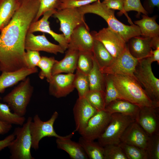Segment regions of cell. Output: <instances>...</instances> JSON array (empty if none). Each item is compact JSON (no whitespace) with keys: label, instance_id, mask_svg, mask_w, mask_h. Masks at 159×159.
I'll return each instance as SVG.
<instances>
[{"label":"cell","instance_id":"obj_22","mask_svg":"<svg viewBox=\"0 0 159 159\" xmlns=\"http://www.w3.org/2000/svg\"><path fill=\"white\" fill-rule=\"evenodd\" d=\"M38 72L37 67L33 69L25 67L12 72H2L0 75V93H4L6 89L14 86L28 76Z\"/></svg>","mask_w":159,"mask_h":159},{"label":"cell","instance_id":"obj_13","mask_svg":"<svg viewBox=\"0 0 159 159\" xmlns=\"http://www.w3.org/2000/svg\"><path fill=\"white\" fill-rule=\"evenodd\" d=\"M89 31L87 24L77 26L70 35L68 48L79 51L92 52L94 39Z\"/></svg>","mask_w":159,"mask_h":159},{"label":"cell","instance_id":"obj_4","mask_svg":"<svg viewBox=\"0 0 159 159\" xmlns=\"http://www.w3.org/2000/svg\"><path fill=\"white\" fill-rule=\"evenodd\" d=\"M34 91V87L31 84L29 77L20 83L2 100L6 103L13 112L21 116L25 115Z\"/></svg>","mask_w":159,"mask_h":159},{"label":"cell","instance_id":"obj_45","mask_svg":"<svg viewBox=\"0 0 159 159\" xmlns=\"http://www.w3.org/2000/svg\"><path fill=\"white\" fill-rule=\"evenodd\" d=\"M15 138V135L13 133L4 139L0 140V152L5 148L8 147Z\"/></svg>","mask_w":159,"mask_h":159},{"label":"cell","instance_id":"obj_19","mask_svg":"<svg viewBox=\"0 0 159 159\" xmlns=\"http://www.w3.org/2000/svg\"><path fill=\"white\" fill-rule=\"evenodd\" d=\"M149 136L135 121L126 129L121 139V142L145 150Z\"/></svg>","mask_w":159,"mask_h":159},{"label":"cell","instance_id":"obj_47","mask_svg":"<svg viewBox=\"0 0 159 159\" xmlns=\"http://www.w3.org/2000/svg\"><path fill=\"white\" fill-rule=\"evenodd\" d=\"M152 62H157L159 64V48L152 50V54L149 57Z\"/></svg>","mask_w":159,"mask_h":159},{"label":"cell","instance_id":"obj_5","mask_svg":"<svg viewBox=\"0 0 159 159\" xmlns=\"http://www.w3.org/2000/svg\"><path fill=\"white\" fill-rule=\"evenodd\" d=\"M152 63L149 57L138 59L134 75L151 100L159 107V79L153 72Z\"/></svg>","mask_w":159,"mask_h":159},{"label":"cell","instance_id":"obj_34","mask_svg":"<svg viewBox=\"0 0 159 159\" xmlns=\"http://www.w3.org/2000/svg\"><path fill=\"white\" fill-rule=\"evenodd\" d=\"M74 85L78 91L79 97H85L90 90L87 75L76 70L74 74Z\"/></svg>","mask_w":159,"mask_h":159},{"label":"cell","instance_id":"obj_18","mask_svg":"<svg viewBox=\"0 0 159 159\" xmlns=\"http://www.w3.org/2000/svg\"><path fill=\"white\" fill-rule=\"evenodd\" d=\"M56 10L53 9L47 11L40 20L32 22L29 27L28 33L40 32L48 33L59 44L65 51L68 48V41L63 34L57 33L51 29L48 21L49 18L53 15Z\"/></svg>","mask_w":159,"mask_h":159},{"label":"cell","instance_id":"obj_41","mask_svg":"<svg viewBox=\"0 0 159 159\" xmlns=\"http://www.w3.org/2000/svg\"><path fill=\"white\" fill-rule=\"evenodd\" d=\"M124 9L127 12L130 11H135L140 15L142 13L148 15V13L142 4L140 0H124Z\"/></svg>","mask_w":159,"mask_h":159},{"label":"cell","instance_id":"obj_33","mask_svg":"<svg viewBox=\"0 0 159 159\" xmlns=\"http://www.w3.org/2000/svg\"><path fill=\"white\" fill-rule=\"evenodd\" d=\"M104 74L105 82V100L106 106L114 100L122 99L114 85L110 75Z\"/></svg>","mask_w":159,"mask_h":159},{"label":"cell","instance_id":"obj_29","mask_svg":"<svg viewBox=\"0 0 159 159\" xmlns=\"http://www.w3.org/2000/svg\"><path fill=\"white\" fill-rule=\"evenodd\" d=\"M78 143L82 147L88 158L104 159V147L98 142L88 140L81 136L79 139Z\"/></svg>","mask_w":159,"mask_h":159},{"label":"cell","instance_id":"obj_11","mask_svg":"<svg viewBox=\"0 0 159 159\" xmlns=\"http://www.w3.org/2000/svg\"><path fill=\"white\" fill-rule=\"evenodd\" d=\"M90 33L94 39L103 44L114 59L121 54L127 46L125 41L108 27Z\"/></svg>","mask_w":159,"mask_h":159},{"label":"cell","instance_id":"obj_35","mask_svg":"<svg viewBox=\"0 0 159 159\" xmlns=\"http://www.w3.org/2000/svg\"><path fill=\"white\" fill-rule=\"evenodd\" d=\"M127 159H148L145 150L121 142L119 144Z\"/></svg>","mask_w":159,"mask_h":159},{"label":"cell","instance_id":"obj_27","mask_svg":"<svg viewBox=\"0 0 159 159\" xmlns=\"http://www.w3.org/2000/svg\"><path fill=\"white\" fill-rule=\"evenodd\" d=\"M92 52L94 58L100 70L108 66L114 59L103 44L100 41L95 39Z\"/></svg>","mask_w":159,"mask_h":159},{"label":"cell","instance_id":"obj_3","mask_svg":"<svg viewBox=\"0 0 159 159\" xmlns=\"http://www.w3.org/2000/svg\"><path fill=\"white\" fill-rule=\"evenodd\" d=\"M110 75L122 100L140 107H159L151 100L135 77L123 74Z\"/></svg>","mask_w":159,"mask_h":159},{"label":"cell","instance_id":"obj_37","mask_svg":"<svg viewBox=\"0 0 159 159\" xmlns=\"http://www.w3.org/2000/svg\"><path fill=\"white\" fill-rule=\"evenodd\" d=\"M145 150L148 159H159V133L149 136Z\"/></svg>","mask_w":159,"mask_h":159},{"label":"cell","instance_id":"obj_23","mask_svg":"<svg viewBox=\"0 0 159 159\" xmlns=\"http://www.w3.org/2000/svg\"><path fill=\"white\" fill-rule=\"evenodd\" d=\"M78 54V51L68 48L64 58L59 61L57 60L54 65L52 75L62 73H73L76 69Z\"/></svg>","mask_w":159,"mask_h":159},{"label":"cell","instance_id":"obj_39","mask_svg":"<svg viewBox=\"0 0 159 159\" xmlns=\"http://www.w3.org/2000/svg\"><path fill=\"white\" fill-rule=\"evenodd\" d=\"M97 0H59L56 9L79 8Z\"/></svg>","mask_w":159,"mask_h":159},{"label":"cell","instance_id":"obj_38","mask_svg":"<svg viewBox=\"0 0 159 159\" xmlns=\"http://www.w3.org/2000/svg\"><path fill=\"white\" fill-rule=\"evenodd\" d=\"M103 147L104 159H127L118 145H108Z\"/></svg>","mask_w":159,"mask_h":159},{"label":"cell","instance_id":"obj_42","mask_svg":"<svg viewBox=\"0 0 159 159\" xmlns=\"http://www.w3.org/2000/svg\"><path fill=\"white\" fill-rule=\"evenodd\" d=\"M26 51L24 58L27 67L29 69L36 67L41 58L39 52L31 50Z\"/></svg>","mask_w":159,"mask_h":159},{"label":"cell","instance_id":"obj_7","mask_svg":"<svg viewBox=\"0 0 159 159\" xmlns=\"http://www.w3.org/2000/svg\"><path fill=\"white\" fill-rule=\"evenodd\" d=\"M135 119L131 117L121 113L112 114L110 120L105 130L97 139L102 147L110 144L118 145L120 139L127 127Z\"/></svg>","mask_w":159,"mask_h":159},{"label":"cell","instance_id":"obj_21","mask_svg":"<svg viewBox=\"0 0 159 159\" xmlns=\"http://www.w3.org/2000/svg\"><path fill=\"white\" fill-rule=\"evenodd\" d=\"M76 131L69 135L57 138L56 142L58 149L66 152L72 159H87L88 157L80 144L71 139Z\"/></svg>","mask_w":159,"mask_h":159},{"label":"cell","instance_id":"obj_48","mask_svg":"<svg viewBox=\"0 0 159 159\" xmlns=\"http://www.w3.org/2000/svg\"></svg>","mask_w":159,"mask_h":159},{"label":"cell","instance_id":"obj_17","mask_svg":"<svg viewBox=\"0 0 159 159\" xmlns=\"http://www.w3.org/2000/svg\"><path fill=\"white\" fill-rule=\"evenodd\" d=\"M25 49L26 50L42 51L55 54H63L65 51L59 45L50 42L44 33L35 35L33 33H28L25 40Z\"/></svg>","mask_w":159,"mask_h":159},{"label":"cell","instance_id":"obj_31","mask_svg":"<svg viewBox=\"0 0 159 159\" xmlns=\"http://www.w3.org/2000/svg\"><path fill=\"white\" fill-rule=\"evenodd\" d=\"M93 64L92 52L79 51L76 70L87 75L92 69Z\"/></svg>","mask_w":159,"mask_h":159},{"label":"cell","instance_id":"obj_36","mask_svg":"<svg viewBox=\"0 0 159 159\" xmlns=\"http://www.w3.org/2000/svg\"><path fill=\"white\" fill-rule=\"evenodd\" d=\"M85 97L98 111L105 110L106 104L105 92L96 90H90Z\"/></svg>","mask_w":159,"mask_h":159},{"label":"cell","instance_id":"obj_40","mask_svg":"<svg viewBox=\"0 0 159 159\" xmlns=\"http://www.w3.org/2000/svg\"><path fill=\"white\" fill-rule=\"evenodd\" d=\"M39 2V7L33 21L39 20V18L47 11L56 9L59 0H38Z\"/></svg>","mask_w":159,"mask_h":159},{"label":"cell","instance_id":"obj_46","mask_svg":"<svg viewBox=\"0 0 159 159\" xmlns=\"http://www.w3.org/2000/svg\"><path fill=\"white\" fill-rule=\"evenodd\" d=\"M12 128V125L0 120V135H4L7 133Z\"/></svg>","mask_w":159,"mask_h":159},{"label":"cell","instance_id":"obj_6","mask_svg":"<svg viewBox=\"0 0 159 159\" xmlns=\"http://www.w3.org/2000/svg\"><path fill=\"white\" fill-rule=\"evenodd\" d=\"M32 118L29 117L21 127L15 128V138L8 147L11 159H34L31 153L32 142L29 126Z\"/></svg>","mask_w":159,"mask_h":159},{"label":"cell","instance_id":"obj_26","mask_svg":"<svg viewBox=\"0 0 159 159\" xmlns=\"http://www.w3.org/2000/svg\"><path fill=\"white\" fill-rule=\"evenodd\" d=\"M141 19L134 21L140 28L141 36L153 38L159 37V25L156 21V17H150L143 14Z\"/></svg>","mask_w":159,"mask_h":159},{"label":"cell","instance_id":"obj_25","mask_svg":"<svg viewBox=\"0 0 159 159\" xmlns=\"http://www.w3.org/2000/svg\"><path fill=\"white\" fill-rule=\"evenodd\" d=\"M21 0H0V33L10 22Z\"/></svg>","mask_w":159,"mask_h":159},{"label":"cell","instance_id":"obj_28","mask_svg":"<svg viewBox=\"0 0 159 159\" xmlns=\"http://www.w3.org/2000/svg\"><path fill=\"white\" fill-rule=\"evenodd\" d=\"M90 90H96L105 92V82L104 74L93 57L92 68L87 75Z\"/></svg>","mask_w":159,"mask_h":159},{"label":"cell","instance_id":"obj_10","mask_svg":"<svg viewBox=\"0 0 159 159\" xmlns=\"http://www.w3.org/2000/svg\"><path fill=\"white\" fill-rule=\"evenodd\" d=\"M138 61V59L130 54L127 45L121 54L114 59L110 65L101 70L104 74H123L135 78L134 72Z\"/></svg>","mask_w":159,"mask_h":159},{"label":"cell","instance_id":"obj_32","mask_svg":"<svg viewBox=\"0 0 159 159\" xmlns=\"http://www.w3.org/2000/svg\"><path fill=\"white\" fill-rule=\"evenodd\" d=\"M57 60L54 57L42 56L37 66L41 69L39 77L41 80L46 78L49 82L52 77V70L54 65Z\"/></svg>","mask_w":159,"mask_h":159},{"label":"cell","instance_id":"obj_2","mask_svg":"<svg viewBox=\"0 0 159 159\" xmlns=\"http://www.w3.org/2000/svg\"><path fill=\"white\" fill-rule=\"evenodd\" d=\"M100 0L78 9L84 14L91 13L101 16L107 22L108 27L119 35L126 43L133 37L141 36L140 28L138 26L134 24L129 26L122 23L115 17L114 10L108 8Z\"/></svg>","mask_w":159,"mask_h":159},{"label":"cell","instance_id":"obj_15","mask_svg":"<svg viewBox=\"0 0 159 159\" xmlns=\"http://www.w3.org/2000/svg\"><path fill=\"white\" fill-rule=\"evenodd\" d=\"M158 112L159 107H141L135 119L149 136L159 133Z\"/></svg>","mask_w":159,"mask_h":159},{"label":"cell","instance_id":"obj_16","mask_svg":"<svg viewBox=\"0 0 159 159\" xmlns=\"http://www.w3.org/2000/svg\"><path fill=\"white\" fill-rule=\"evenodd\" d=\"M73 110L75 124V131L80 134L85 128L90 118L98 111L85 97L78 98Z\"/></svg>","mask_w":159,"mask_h":159},{"label":"cell","instance_id":"obj_43","mask_svg":"<svg viewBox=\"0 0 159 159\" xmlns=\"http://www.w3.org/2000/svg\"><path fill=\"white\" fill-rule=\"evenodd\" d=\"M124 0H103L102 2L104 3L109 9L113 10H118L120 11V14H124L127 18L129 23L131 25H133L131 19L124 8Z\"/></svg>","mask_w":159,"mask_h":159},{"label":"cell","instance_id":"obj_30","mask_svg":"<svg viewBox=\"0 0 159 159\" xmlns=\"http://www.w3.org/2000/svg\"><path fill=\"white\" fill-rule=\"evenodd\" d=\"M2 98L0 96V120L11 125L22 126L26 120L24 116L19 115L12 112L9 106L6 103L1 102Z\"/></svg>","mask_w":159,"mask_h":159},{"label":"cell","instance_id":"obj_8","mask_svg":"<svg viewBox=\"0 0 159 159\" xmlns=\"http://www.w3.org/2000/svg\"><path fill=\"white\" fill-rule=\"evenodd\" d=\"M59 115L58 112L55 111L49 119L46 121H42L39 115H35L32 118L29 126L32 138V148L35 150L39 148L40 141L45 137L60 138L55 131L54 125Z\"/></svg>","mask_w":159,"mask_h":159},{"label":"cell","instance_id":"obj_44","mask_svg":"<svg viewBox=\"0 0 159 159\" xmlns=\"http://www.w3.org/2000/svg\"><path fill=\"white\" fill-rule=\"evenodd\" d=\"M143 6L148 14H151L155 7L159 8V0H145Z\"/></svg>","mask_w":159,"mask_h":159},{"label":"cell","instance_id":"obj_1","mask_svg":"<svg viewBox=\"0 0 159 159\" xmlns=\"http://www.w3.org/2000/svg\"><path fill=\"white\" fill-rule=\"evenodd\" d=\"M38 0H22L9 24L0 33V71L12 72L27 67L25 42L39 7Z\"/></svg>","mask_w":159,"mask_h":159},{"label":"cell","instance_id":"obj_20","mask_svg":"<svg viewBox=\"0 0 159 159\" xmlns=\"http://www.w3.org/2000/svg\"><path fill=\"white\" fill-rule=\"evenodd\" d=\"M128 42L129 51L135 58L140 59L151 56L153 50L152 38L136 36L131 38Z\"/></svg>","mask_w":159,"mask_h":159},{"label":"cell","instance_id":"obj_24","mask_svg":"<svg viewBox=\"0 0 159 159\" xmlns=\"http://www.w3.org/2000/svg\"><path fill=\"white\" fill-rule=\"evenodd\" d=\"M140 108L139 106L127 101L118 99L107 105L105 110L111 114L120 113L130 116L135 120Z\"/></svg>","mask_w":159,"mask_h":159},{"label":"cell","instance_id":"obj_14","mask_svg":"<svg viewBox=\"0 0 159 159\" xmlns=\"http://www.w3.org/2000/svg\"><path fill=\"white\" fill-rule=\"evenodd\" d=\"M74 74H58L52 75L49 82V94L57 98L65 97L72 92L74 88Z\"/></svg>","mask_w":159,"mask_h":159},{"label":"cell","instance_id":"obj_9","mask_svg":"<svg viewBox=\"0 0 159 159\" xmlns=\"http://www.w3.org/2000/svg\"><path fill=\"white\" fill-rule=\"evenodd\" d=\"M84 15L78 8L56 10L53 15L59 20V30L62 32L68 43L70 35L74 29L82 24H87Z\"/></svg>","mask_w":159,"mask_h":159},{"label":"cell","instance_id":"obj_12","mask_svg":"<svg viewBox=\"0 0 159 159\" xmlns=\"http://www.w3.org/2000/svg\"><path fill=\"white\" fill-rule=\"evenodd\" d=\"M111 115L105 110L98 111L89 120L80 135L89 140L94 141L98 139L109 123Z\"/></svg>","mask_w":159,"mask_h":159}]
</instances>
